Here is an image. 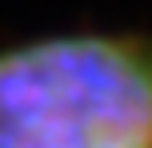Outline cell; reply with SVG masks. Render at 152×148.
<instances>
[{"label":"cell","mask_w":152,"mask_h":148,"mask_svg":"<svg viewBox=\"0 0 152 148\" xmlns=\"http://www.w3.org/2000/svg\"><path fill=\"white\" fill-rule=\"evenodd\" d=\"M0 148H152V32L64 28L4 44Z\"/></svg>","instance_id":"6da1fadb"}]
</instances>
